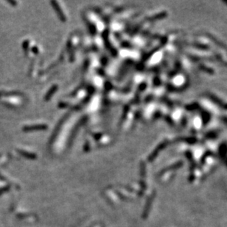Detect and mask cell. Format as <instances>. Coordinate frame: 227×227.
<instances>
[{
  "instance_id": "cell-1",
  "label": "cell",
  "mask_w": 227,
  "mask_h": 227,
  "mask_svg": "<svg viewBox=\"0 0 227 227\" xmlns=\"http://www.w3.org/2000/svg\"><path fill=\"white\" fill-rule=\"evenodd\" d=\"M2 92H0V96H2Z\"/></svg>"
}]
</instances>
